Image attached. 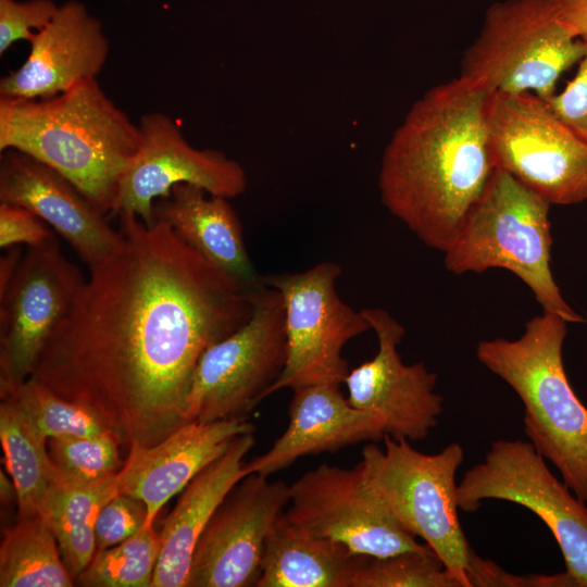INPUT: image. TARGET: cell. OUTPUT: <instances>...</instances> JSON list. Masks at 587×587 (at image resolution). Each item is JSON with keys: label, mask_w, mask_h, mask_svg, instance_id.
Wrapping results in <instances>:
<instances>
[{"label": "cell", "mask_w": 587, "mask_h": 587, "mask_svg": "<svg viewBox=\"0 0 587 587\" xmlns=\"http://www.w3.org/2000/svg\"><path fill=\"white\" fill-rule=\"evenodd\" d=\"M24 63L0 79V98L47 99L97 78L110 51L101 22L84 3L61 5L33 39Z\"/></svg>", "instance_id": "obj_18"}, {"label": "cell", "mask_w": 587, "mask_h": 587, "mask_svg": "<svg viewBox=\"0 0 587 587\" xmlns=\"http://www.w3.org/2000/svg\"><path fill=\"white\" fill-rule=\"evenodd\" d=\"M358 557L283 513L266 539L257 587H349Z\"/></svg>", "instance_id": "obj_23"}, {"label": "cell", "mask_w": 587, "mask_h": 587, "mask_svg": "<svg viewBox=\"0 0 587 587\" xmlns=\"http://www.w3.org/2000/svg\"><path fill=\"white\" fill-rule=\"evenodd\" d=\"M160 532L143 525L124 541L97 550L75 578L84 587H151L160 554Z\"/></svg>", "instance_id": "obj_27"}, {"label": "cell", "mask_w": 587, "mask_h": 587, "mask_svg": "<svg viewBox=\"0 0 587 587\" xmlns=\"http://www.w3.org/2000/svg\"><path fill=\"white\" fill-rule=\"evenodd\" d=\"M155 221L167 224L211 264L247 287L262 283L247 252L241 223L222 196L199 186L176 184L154 203Z\"/></svg>", "instance_id": "obj_22"}, {"label": "cell", "mask_w": 587, "mask_h": 587, "mask_svg": "<svg viewBox=\"0 0 587 587\" xmlns=\"http://www.w3.org/2000/svg\"><path fill=\"white\" fill-rule=\"evenodd\" d=\"M586 323H587V321H586Z\"/></svg>", "instance_id": "obj_39"}, {"label": "cell", "mask_w": 587, "mask_h": 587, "mask_svg": "<svg viewBox=\"0 0 587 587\" xmlns=\"http://www.w3.org/2000/svg\"><path fill=\"white\" fill-rule=\"evenodd\" d=\"M586 51V41L566 29L552 0L495 2L463 53L459 77L489 93L530 92L548 100Z\"/></svg>", "instance_id": "obj_7"}, {"label": "cell", "mask_w": 587, "mask_h": 587, "mask_svg": "<svg viewBox=\"0 0 587 587\" xmlns=\"http://www.w3.org/2000/svg\"><path fill=\"white\" fill-rule=\"evenodd\" d=\"M52 228L32 211L0 202V247L37 246L52 237Z\"/></svg>", "instance_id": "obj_34"}, {"label": "cell", "mask_w": 587, "mask_h": 587, "mask_svg": "<svg viewBox=\"0 0 587 587\" xmlns=\"http://www.w3.org/2000/svg\"><path fill=\"white\" fill-rule=\"evenodd\" d=\"M495 499L522 505L549 528L562 552L567 587H587V507L529 441L499 439L458 485V505L466 513Z\"/></svg>", "instance_id": "obj_10"}, {"label": "cell", "mask_w": 587, "mask_h": 587, "mask_svg": "<svg viewBox=\"0 0 587 587\" xmlns=\"http://www.w3.org/2000/svg\"><path fill=\"white\" fill-rule=\"evenodd\" d=\"M375 332L378 350L373 359L349 371L348 401L373 411L384 432L395 439L417 441L438 424L444 398L436 392L437 374L423 362L405 364L398 352L405 328L383 308L361 310Z\"/></svg>", "instance_id": "obj_16"}, {"label": "cell", "mask_w": 587, "mask_h": 587, "mask_svg": "<svg viewBox=\"0 0 587 587\" xmlns=\"http://www.w3.org/2000/svg\"><path fill=\"white\" fill-rule=\"evenodd\" d=\"M121 241L89 266L30 378L96 414L127 451L187 423L197 364L252 314V288L167 224L118 214Z\"/></svg>", "instance_id": "obj_1"}, {"label": "cell", "mask_w": 587, "mask_h": 587, "mask_svg": "<svg viewBox=\"0 0 587 587\" xmlns=\"http://www.w3.org/2000/svg\"><path fill=\"white\" fill-rule=\"evenodd\" d=\"M85 282L55 235L24 251L0 294V390L28 379Z\"/></svg>", "instance_id": "obj_12"}, {"label": "cell", "mask_w": 587, "mask_h": 587, "mask_svg": "<svg viewBox=\"0 0 587 587\" xmlns=\"http://www.w3.org/2000/svg\"><path fill=\"white\" fill-rule=\"evenodd\" d=\"M284 516L346 546L353 554L388 557L432 550L405 530L369 488L361 469L323 463L289 485Z\"/></svg>", "instance_id": "obj_13"}, {"label": "cell", "mask_w": 587, "mask_h": 587, "mask_svg": "<svg viewBox=\"0 0 587 587\" xmlns=\"http://www.w3.org/2000/svg\"><path fill=\"white\" fill-rule=\"evenodd\" d=\"M567 322L542 311L516 339L477 344L478 361L505 382L524 405V430L582 501L587 500V407L567 379L562 349Z\"/></svg>", "instance_id": "obj_4"}, {"label": "cell", "mask_w": 587, "mask_h": 587, "mask_svg": "<svg viewBox=\"0 0 587 587\" xmlns=\"http://www.w3.org/2000/svg\"><path fill=\"white\" fill-rule=\"evenodd\" d=\"M0 440L17 495L18 517L39 514L54 483L55 470L47 441L33 429L16 403L2 397L0 403Z\"/></svg>", "instance_id": "obj_26"}, {"label": "cell", "mask_w": 587, "mask_h": 587, "mask_svg": "<svg viewBox=\"0 0 587 587\" xmlns=\"http://www.w3.org/2000/svg\"><path fill=\"white\" fill-rule=\"evenodd\" d=\"M254 429L247 420L189 421L155 445L130 448L117 473L118 491L145 502V525L152 526L171 498L224 454L237 436Z\"/></svg>", "instance_id": "obj_19"}, {"label": "cell", "mask_w": 587, "mask_h": 587, "mask_svg": "<svg viewBox=\"0 0 587 587\" xmlns=\"http://www.w3.org/2000/svg\"><path fill=\"white\" fill-rule=\"evenodd\" d=\"M12 399L35 433L43 440L64 436H96L109 433L87 408L63 399L33 378L0 390Z\"/></svg>", "instance_id": "obj_28"}, {"label": "cell", "mask_w": 587, "mask_h": 587, "mask_svg": "<svg viewBox=\"0 0 587 587\" xmlns=\"http://www.w3.org/2000/svg\"><path fill=\"white\" fill-rule=\"evenodd\" d=\"M289 498L284 480L249 474L238 482L199 537L187 587L257 586L266 539Z\"/></svg>", "instance_id": "obj_15"}, {"label": "cell", "mask_w": 587, "mask_h": 587, "mask_svg": "<svg viewBox=\"0 0 587 587\" xmlns=\"http://www.w3.org/2000/svg\"><path fill=\"white\" fill-rule=\"evenodd\" d=\"M147 507L134 496L120 492L100 511L95 525L97 550L113 547L138 532L146 523Z\"/></svg>", "instance_id": "obj_32"}, {"label": "cell", "mask_w": 587, "mask_h": 587, "mask_svg": "<svg viewBox=\"0 0 587 587\" xmlns=\"http://www.w3.org/2000/svg\"><path fill=\"white\" fill-rule=\"evenodd\" d=\"M139 126L97 78L47 99L0 98V152H24L72 182L114 215L122 176L140 147Z\"/></svg>", "instance_id": "obj_3"}, {"label": "cell", "mask_w": 587, "mask_h": 587, "mask_svg": "<svg viewBox=\"0 0 587 587\" xmlns=\"http://www.w3.org/2000/svg\"><path fill=\"white\" fill-rule=\"evenodd\" d=\"M4 250V254L0 258V294L11 283L24 254L18 246H13Z\"/></svg>", "instance_id": "obj_36"}, {"label": "cell", "mask_w": 587, "mask_h": 587, "mask_svg": "<svg viewBox=\"0 0 587 587\" xmlns=\"http://www.w3.org/2000/svg\"><path fill=\"white\" fill-rule=\"evenodd\" d=\"M486 118L495 168L550 204L587 200V141L547 100L530 92H491Z\"/></svg>", "instance_id": "obj_9"}, {"label": "cell", "mask_w": 587, "mask_h": 587, "mask_svg": "<svg viewBox=\"0 0 587 587\" xmlns=\"http://www.w3.org/2000/svg\"><path fill=\"white\" fill-rule=\"evenodd\" d=\"M292 391L286 430L266 452L245 463L247 475L268 477L299 458L336 452L385 436L382 416L353 407L339 385H310Z\"/></svg>", "instance_id": "obj_20"}, {"label": "cell", "mask_w": 587, "mask_h": 587, "mask_svg": "<svg viewBox=\"0 0 587 587\" xmlns=\"http://www.w3.org/2000/svg\"><path fill=\"white\" fill-rule=\"evenodd\" d=\"M254 433L237 436L180 492L160 530V554L151 587H187L192 553L215 510L234 486L247 476L245 458L254 446Z\"/></svg>", "instance_id": "obj_21"}, {"label": "cell", "mask_w": 587, "mask_h": 587, "mask_svg": "<svg viewBox=\"0 0 587 587\" xmlns=\"http://www.w3.org/2000/svg\"><path fill=\"white\" fill-rule=\"evenodd\" d=\"M58 9L52 0H0V54L16 41L32 42Z\"/></svg>", "instance_id": "obj_31"}, {"label": "cell", "mask_w": 587, "mask_h": 587, "mask_svg": "<svg viewBox=\"0 0 587 587\" xmlns=\"http://www.w3.org/2000/svg\"><path fill=\"white\" fill-rule=\"evenodd\" d=\"M583 39L587 43V37ZM547 101L554 113L587 141V51L578 62L574 77Z\"/></svg>", "instance_id": "obj_33"}, {"label": "cell", "mask_w": 587, "mask_h": 587, "mask_svg": "<svg viewBox=\"0 0 587 587\" xmlns=\"http://www.w3.org/2000/svg\"><path fill=\"white\" fill-rule=\"evenodd\" d=\"M566 29L576 38L587 37V0H552Z\"/></svg>", "instance_id": "obj_35"}, {"label": "cell", "mask_w": 587, "mask_h": 587, "mask_svg": "<svg viewBox=\"0 0 587 587\" xmlns=\"http://www.w3.org/2000/svg\"><path fill=\"white\" fill-rule=\"evenodd\" d=\"M57 538L40 515L18 517L3 532L0 546L1 587H71Z\"/></svg>", "instance_id": "obj_25"}, {"label": "cell", "mask_w": 587, "mask_h": 587, "mask_svg": "<svg viewBox=\"0 0 587 587\" xmlns=\"http://www.w3.org/2000/svg\"><path fill=\"white\" fill-rule=\"evenodd\" d=\"M117 474L93 482L59 475L51 485L40 515L52 529L62 559L74 580L97 551L95 525L101 509L117 494Z\"/></svg>", "instance_id": "obj_24"}, {"label": "cell", "mask_w": 587, "mask_h": 587, "mask_svg": "<svg viewBox=\"0 0 587 587\" xmlns=\"http://www.w3.org/2000/svg\"><path fill=\"white\" fill-rule=\"evenodd\" d=\"M0 491L2 502L4 501V503H8L17 500L14 483L3 474V471L0 473Z\"/></svg>", "instance_id": "obj_37"}, {"label": "cell", "mask_w": 587, "mask_h": 587, "mask_svg": "<svg viewBox=\"0 0 587 587\" xmlns=\"http://www.w3.org/2000/svg\"><path fill=\"white\" fill-rule=\"evenodd\" d=\"M138 126L140 147L122 176L114 215L132 213L152 225L155 201L167 197L176 184L196 185L227 199L246 190L239 162L214 149L192 147L168 115L147 113Z\"/></svg>", "instance_id": "obj_14"}, {"label": "cell", "mask_w": 587, "mask_h": 587, "mask_svg": "<svg viewBox=\"0 0 587 587\" xmlns=\"http://www.w3.org/2000/svg\"><path fill=\"white\" fill-rule=\"evenodd\" d=\"M0 202L23 207L62 236L91 266L121 241L107 215L66 177L17 150L0 152Z\"/></svg>", "instance_id": "obj_17"}, {"label": "cell", "mask_w": 587, "mask_h": 587, "mask_svg": "<svg viewBox=\"0 0 587 587\" xmlns=\"http://www.w3.org/2000/svg\"><path fill=\"white\" fill-rule=\"evenodd\" d=\"M252 305L241 327L202 353L187 397L188 422L247 420L279 378L287 360L282 296L262 280Z\"/></svg>", "instance_id": "obj_8"}, {"label": "cell", "mask_w": 587, "mask_h": 587, "mask_svg": "<svg viewBox=\"0 0 587 587\" xmlns=\"http://www.w3.org/2000/svg\"><path fill=\"white\" fill-rule=\"evenodd\" d=\"M384 448L365 445L358 463L369 488L397 522L421 538L461 587L479 586L486 559L470 547L459 519L457 471L464 451L451 442L424 453L409 440L383 437Z\"/></svg>", "instance_id": "obj_5"}, {"label": "cell", "mask_w": 587, "mask_h": 587, "mask_svg": "<svg viewBox=\"0 0 587 587\" xmlns=\"http://www.w3.org/2000/svg\"><path fill=\"white\" fill-rule=\"evenodd\" d=\"M349 587H461L433 550L359 554Z\"/></svg>", "instance_id": "obj_29"}, {"label": "cell", "mask_w": 587, "mask_h": 587, "mask_svg": "<svg viewBox=\"0 0 587 587\" xmlns=\"http://www.w3.org/2000/svg\"><path fill=\"white\" fill-rule=\"evenodd\" d=\"M121 448L110 433L47 440L49 457L59 475L75 482H93L116 475L125 462L121 458Z\"/></svg>", "instance_id": "obj_30"}, {"label": "cell", "mask_w": 587, "mask_h": 587, "mask_svg": "<svg viewBox=\"0 0 587 587\" xmlns=\"http://www.w3.org/2000/svg\"><path fill=\"white\" fill-rule=\"evenodd\" d=\"M488 96L461 77L436 85L412 104L382 157V203L423 243L441 252L495 168Z\"/></svg>", "instance_id": "obj_2"}, {"label": "cell", "mask_w": 587, "mask_h": 587, "mask_svg": "<svg viewBox=\"0 0 587 587\" xmlns=\"http://www.w3.org/2000/svg\"><path fill=\"white\" fill-rule=\"evenodd\" d=\"M550 203L508 173L491 176L444 252L453 274L504 268L532 290L542 311L586 322L563 298L551 272Z\"/></svg>", "instance_id": "obj_6"}, {"label": "cell", "mask_w": 587, "mask_h": 587, "mask_svg": "<svg viewBox=\"0 0 587 587\" xmlns=\"http://www.w3.org/2000/svg\"><path fill=\"white\" fill-rule=\"evenodd\" d=\"M585 503H586V507H587V500H586V502H585Z\"/></svg>", "instance_id": "obj_38"}, {"label": "cell", "mask_w": 587, "mask_h": 587, "mask_svg": "<svg viewBox=\"0 0 587 587\" xmlns=\"http://www.w3.org/2000/svg\"><path fill=\"white\" fill-rule=\"evenodd\" d=\"M341 267L323 261L302 272L262 276L279 291L285 313L287 360L267 397L282 389L345 382V345L371 329L362 311L339 297L336 285Z\"/></svg>", "instance_id": "obj_11"}]
</instances>
